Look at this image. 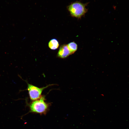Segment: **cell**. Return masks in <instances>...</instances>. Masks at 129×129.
Returning <instances> with one entry per match:
<instances>
[{
  "instance_id": "obj_1",
  "label": "cell",
  "mask_w": 129,
  "mask_h": 129,
  "mask_svg": "<svg viewBox=\"0 0 129 129\" xmlns=\"http://www.w3.org/2000/svg\"><path fill=\"white\" fill-rule=\"evenodd\" d=\"M88 3H83L76 1L71 3L67 7L71 16L77 18H81L87 11L86 7Z\"/></svg>"
},
{
  "instance_id": "obj_2",
  "label": "cell",
  "mask_w": 129,
  "mask_h": 129,
  "mask_svg": "<svg viewBox=\"0 0 129 129\" xmlns=\"http://www.w3.org/2000/svg\"><path fill=\"white\" fill-rule=\"evenodd\" d=\"M49 104L45 101V97L42 96L39 99L33 101L29 105L30 112L46 114L48 110Z\"/></svg>"
},
{
  "instance_id": "obj_3",
  "label": "cell",
  "mask_w": 129,
  "mask_h": 129,
  "mask_svg": "<svg viewBox=\"0 0 129 129\" xmlns=\"http://www.w3.org/2000/svg\"><path fill=\"white\" fill-rule=\"evenodd\" d=\"M27 86V90L28 91L29 97L32 101L37 100L41 97V95L43 90L50 86L54 84H49L41 88L38 87L30 84L26 82Z\"/></svg>"
},
{
  "instance_id": "obj_4",
  "label": "cell",
  "mask_w": 129,
  "mask_h": 129,
  "mask_svg": "<svg viewBox=\"0 0 129 129\" xmlns=\"http://www.w3.org/2000/svg\"><path fill=\"white\" fill-rule=\"evenodd\" d=\"M70 55L67 45H63L60 47L57 53V56L61 58H65Z\"/></svg>"
},
{
  "instance_id": "obj_5",
  "label": "cell",
  "mask_w": 129,
  "mask_h": 129,
  "mask_svg": "<svg viewBox=\"0 0 129 129\" xmlns=\"http://www.w3.org/2000/svg\"><path fill=\"white\" fill-rule=\"evenodd\" d=\"M59 44L58 41L55 39H53L49 41L48 46L52 50H55L59 47Z\"/></svg>"
},
{
  "instance_id": "obj_6",
  "label": "cell",
  "mask_w": 129,
  "mask_h": 129,
  "mask_svg": "<svg viewBox=\"0 0 129 129\" xmlns=\"http://www.w3.org/2000/svg\"><path fill=\"white\" fill-rule=\"evenodd\" d=\"M67 45L70 55L73 54L77 50V45L74 42H70Z\"/></svg>"
}]
</instances>
